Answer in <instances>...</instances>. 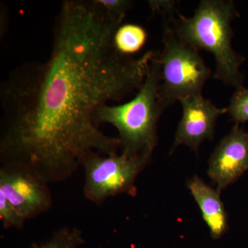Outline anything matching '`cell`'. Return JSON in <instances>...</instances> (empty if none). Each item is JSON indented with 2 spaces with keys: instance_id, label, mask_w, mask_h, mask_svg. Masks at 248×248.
<instances>
[{
  "instance_id": "1",
  "label": "cell",
  "mask_w": 248,
  "mask_h": 248,
  "mask_svg": "<svg viewBox=\"0 0 248 248\" xmlns=\"http://www.w3.org/2000/svg\"><path fill=\"white\" fill-rule=\"evenodd\" d=\"M121 25L95 0L62 2L48 60L22 63L1 83V165L58 182L90 153H117L120 140L99 130L93 115L138 92L155 54L120 53L114 36Z\"/></svg>"
},
{
  "instance_id": "12",
  "label": "cell",
  "mask_w": 248,
  "mask_h": 248,
  "mask_svg": "<svg viewBox=\"0 0 248 248\" xmlns=\"http://www.w3.org/2000/svg\"><path fill=\"white\" fill-rule=\"evenodd\" d=\"M227 113L236 124L248 121V89H237L232 96L230 104L226 108Z\"/></svg>"
},
{
  "instance_id": "3",
  "label": "cell",
  "mask_w": 248,
  "mask_h": 248,
  "mask_svg": "<svg viewBox=\"0 0 248 248\" xmlns=\"http://www.w3.org/2000/svg\"><path fill=\"white\" fill-rule=\"evenodd\" d=\"M160 63L155 52L141 88L130 102L120 105L107 104L96 109L94 124L113 125L119 133L120 149L130 156L152 158L158 142L157 124L164 112L159 99Z\"/></svg>"
},
{
  "instance_id": "7",
  "label": "cell",
  "mask_w": 248,
  "mask_h": 248,
  "mask_svg": "<svg viewBox=\"0 0 248 248\" xmlns=\"http://www.w3.org/2000/svg\"><path fill=\"white\" fill-rule=\"evenodd\" d=\"M179 102L182 106L183 116L171 153L183 144L197 153L205 140L214 138L217 121L220 116L227 113L226 108H219L202 94L182 98Z\"/></svg>"
},
{
  "instance_id": "14",
  "label": "cell",
  "mask_w": 248,
  "mask_h": 248,
  "mask_svg": "<svg viewBox=\"0 0 248 248\" xmlns=\"http://www.w3.org/2000/svg\"><path fill=\"white\" fill-rule=\"evenodd\" d=\"M98 5L111 17L123 22L133 1L129 0H95Z\"/></svg>"
},
{
  "instance_id": "5",
  "label": "cell",
  "mask_w": 248,
  "mask_h": 248,
  "mask_svg": "<svg viewBox=\"0 0 248 248\" xmlns=\"http://www.w3.org/2000/svg\"><path fill=\"white\" fill-rule=\"evenodd\" d=\"M151 158L121 153L101 156L92 152L86 155L81 166L84 170V195L101 205L110 197L121 194L137 195V177Z\"/></svg>"
},
{
  "instance_id": "15",
  "label": "cell",
  "mask_w": 248,
  "mask_h": 248,
  "mask_svg": "<svg viewBox=\"0 0 248 248\" xmlns=\"http://www.w3.org/2000/svg\"><path fill=\"white\" fill-rule=\"evenodd\" d=\"M148 4L153 12L162 14L164 19H172L179 13L177 1L173 0H151Z\"/></svg>"
},
{
  "instance_id": "9",
  "label": "cell",
  "mask_w": 248,
  "mask_h": 248,
  "mask_svg": "<svg viewBox=\"0 0 248 248\" xmlns=\"http://www.w3.org/2000/svg\"><path fill=\"white\" fill-rule=\"evenodd\" d=\"M186 186L202 210L212 239H221L229 229V225L228 215L221 200L220 192L207 185L203 179L197 175L189 179Z\"/></svg>"
},
{
  "instance_id": "13",
  "label": "cell",
  "mask_w": 248,
  "mask_h": 248,
  "mask_svg": "<svg viewBox=\"0 0 248 248\" xmlns=\"http://www.w3.org/2000/svg\"><path fill=\"white\" fill-rule=\"evenodd\" d=\"M0 218L2 221L3 226L6 229L18 228L20 229L24 226L26 220L11 205L9 201L2 192L0 191Z\"/></svg>"
},
{
  "instance_id": "11",
  "label": "cell",
  "mask_w": 248,
  "mask_h": 248,
  "mask_svg": "<svg viewBox=\"0 0 248 248\" xmlns=\"http://www.w3.org/2000/svg\"><path fill=\"white\" fill-rule=\"evenodd\" d=\"M84 244V236L81 230L66 226L57 230L48 239L28 248H79Z\"/></svg>"
},
{
  "instance_id": "2",
  "label": "cell",
  "mask_w": 248,
  "mask_h": 248,
  "mask_svg": "<svg viewBox=\"0 0 248 248\" xmlns=\"http://www.w3.org/2000/svg\"><path fill=\"white\" fill-rule=\"evenodd\" d=\"M237 11L231 0H202L191 17L181 14L168 21L184 44L213 54L216 62L213 78L236 90L243 86L244 76L239 71L244 61L232 48L231 22Z\"/></svg>"
},
{
  "instance_id": "6",
  "label": "cell",
  "mask_w": 248,
  "mask_h": 248,
  "mask_svg": "<svg viewBox=\"0 0 248 248\" xmlns=\"http://www.w3.org/2000/svg\"><path fill=\"white\" fill-rule=\"evenodd\" d=\"M46 182L31 170L1 165L0 191L27 221L48 211L53 198Z\"/></svg>"
},
{
  "instance_id": "4",
  "label": "cell",
  "mask_w": 248,
  "mask_h": 248,
  "mask_svg": "<svg viewBox=\"0 0 248 248\" xmlns=\"http://www.w3.org/2000/svg\"><path fill=\"white\" fill-rule=\"evenodd\" d=\"M162 50L157 52L161 84L159 99L166 110L182 98L202 94V90L211 76L199 50L184 44L165 20Z\"/></svg>"
},
{
  "instance_id": "8",
  "label": "cell",
  "mask_w": 248,
  "mask_h": 248,
  "mask_svg": "<svg viewBox=\"0 0 248 248\" xmlns=\"http://www.w3.org/2000/svg\"><path fill=\"white\" fill-rule=\"evenodd\" d=\"M248 170V132L236 124L217 145L208 161V174L221 192Z\"/></svg>"
},
{
  "instance_id": "10",
  "label": "cell",
  "mask_w": 248,
  "mask_h": 248,
  "mask_svg": "<svg viewBox=\"0 0 248 248\" xmlns=\"http://www.w3.org/2000/svg\"><path fill=\"white\" fill-rule=\"evenodd\" d=\"M148 34L141 26L134 24H122L114 36L115 48L120 53L131 56L138 53L146 44Z\"/></svg>"
}]
</instances>
